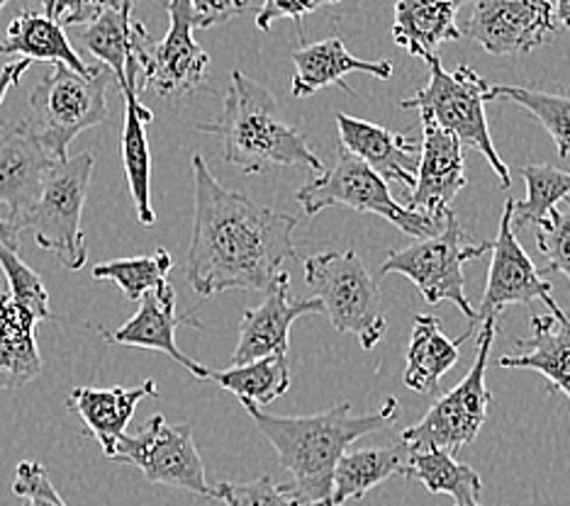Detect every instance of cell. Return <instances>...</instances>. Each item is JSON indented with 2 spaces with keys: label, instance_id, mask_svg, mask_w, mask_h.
<instances>
[{
  "label": "cell",
  "instance_id": "cell-45",
  "mask_svg": "<svg viewBox=\"0 0 570 506\" xmlns=\"http://www.w3.org/2000/svg\"><path fill=\"white\" fill-rule=\"evenodd\" d=\"M55 3H57V0H45V16L51 18V10H55Z\"/></svg>",
  "mask_w": 570,
  "mask_h": 506
},
{
  "label": "cell",
  "instance_id": "cell-3",
  "mask_svg": "<svg viewBox=\"0 0 570 506\" xmlns=\"http://www.w3.org/2000/svg\"><path fill=\"white\" fill-rule=\"evenodd\" d=\"M198 132L223 141L225 161L237 166L244 176H262L276 166L325 171L301 129L281 117L274 93L239 69L229 73L223 115L198 125Z\"/></svg>",
  "mask_w": 570,
  "mask_h": 506
},
{
  "label": "cell",
  "instance_id": "cell-8",
  "mask_svg": "<svg viewBox=\"0 0 570 506\" xmlns=\"http://www.w3.org/2000/svg\"><path fill=\"white\" fill-rule=\"evenodd\" d=\"M94 166L96 159L90 151L59 161L49 171L40 198L20 219V229H32L37 246L73 272L88 261L81 219Z\"/></svg>",
  "mask_w": 570,
  "mask_h": 506
},
{
  "label": "cell",
  "instance_id": "cell-6",
  "mask_svg": "<svg viewBox=\"0 0 570 506\" xmlns=\"http://www.w3.org/2000/svg\"><path fill=\"white\" fill-rule=\"evenodd\" d=\"M110 81L112 73L106 67L81 76L59 63L30 90L32 117L28 122L57 161L69 159V147L76 137L108 120L106 93Z\"/></svg>",
  "mask_w": 570,
  "mask_h": 506
},
{
  "label": "cell",
  "instance_id": "cell-4",
  "mask_svg": "<svg viewBox=\"0 0 570 506\" xmlns=\"http://www.w3.org/2000/svg\"><path fill=\"white\" fill-rule=\"evenodd\" d=\"M426 67H430V83L400 102V108L417 110L420 117L446 129L463 147L481 151L500 178V186L510 188V168L500 159L488 129L485 102H490V83L471 67L446 71L439 57L426 61Z\"/></svg>",
  "mask_w": 570,
  "mask_h": 506
},
{
  "label": "cell",
  "instance_id": "cell-18",
  "mask_svg": "<svg viewBox=\"0 0 570 506\" xmlns=\"http://www.w3.org/2000/svg\"><path fill=\"white\" fill-rule=\"evenodd\" d=\"M322 315L317 300H291L288 272H278V278L266 290V300L258 307H246L242 311L239 344L232 354V366H244L266 356L288 354V339L293 324L307 317Z\"/></svg>",
  "mask_w": 570,
  "mask_h": 506
},
{
  "label": "cell",
  "instance_id": "cell-34",
  "mask_svg": "<svg viewBox=\"0 0 570 506\" xmlns=\"http://www.w3.org/2000/svg\"><path fill=\"white\" fill-rule=\"evenodd\" d=\"M174 268V258L166 249L154 251L151 256L118 258L94 268L96 280H110L125 292L127 300L139 302L147 292L161 288L168 282V272Z\"/></svg>",
  "mask_w": 570,
  "mask_h": 506
},
{
  "label": "cell",
  "instance_id": "cell-11",
  "mask_svg": "<svg viewBox=\"0 0 570 506\" xmlns=\"http://www.w3.org/2000/svg\"><path fill=\"white\" fill-rule=\"evenodd\" d=\"M110 460L139 467L151 485L186 489L203 497H213L215 492L207 485L193 428L188 424H168L161 414H154L139 434H125Z\"/></svg>",
  "mask_w": 570,
  "mask_h": 506
},
{
  "label": "cell",
  "instance_id": "cell-14",
  "mask_svg": "<svg viewBox=\"0 0 570 506\" xmlns=\"http://www.w3.org/2000/svg\"><path fill=\"white\" fill-rule=\"evenodd\" d=\"M556 34L551 0H473L465 37L492 57L529 54Z\"/></svg>",
  "mask_w": 570,
  "mask_h": 506
},
{
  "label": "cell",
  "instance_id": "cell-37",
  "mask_svg": "<svg viewBox=\"0 0 570 506\" xmlns=\"http://www.w3.org/2000/svg\"><path fill=\"white\" fill-rule=\"evenodd\" d=\"M213 499L223 506H297L268 475L242 485L219 483L215 485Z\"/></svg>",
  "mask_w": 570,
  "mask_h": 506
},
{
  "label": "cell",
  "instance_id": "cell-19",
  "mask_svg": "<svg viewBox=\"0 0 570 506\" xmlns=\"http://www.w3.org/2000/svg\"><path fill=\"white\" fill-rule=\"evenodd\" d=\"M132 8L135 0H120V6L102 12L81 34L86 49L112 73L120 90H139L141 59L147 57V49L151 47V37L145 24L132 20Z\"/></svg>",
  "mask_w": 570,
  "mask_h": 506
},
{
  "label": "cell",
  "instance_id": "cell-7",
  "mask_svg": "<svg viewBox=\"0 0 570 506\" xmlns=\"http://www.w3.org/2000/svg\"><path fill=\"white\" fill-rule=\"evenodd\" d=\"M295 200L301 202L307 217L325 212L330 207H348V210L356 212L379 215L414 239L432 237V234H436L444 225V219L417 215L407 210L405 205L395 202L385 180L361 161L358 156L346 151L342 145L336 163L330 171H320V176L309 178L307 183L295 192Z\"/></svg>",
  "mask_w": 570,
  "mask_h": 506
},
{
  "label": "cell",
  "instance_id": "cell-5",
  "mask_svg": "<svg viewBox=\"0 0 570 506\" xmlns=\"http://www.w3.org/2000/svg\"><path fill=\"white\" fill-rule=\"evenodd\" d=\"M305 282L336 331L354 334L364 350L383 341L387 324L381 311V288L354 249L309 256Z\"/></svg>",
  "mask_w": 570,
  "mask_h": 506
},
{
  "label": "cell",
  "instance_id": "cell-22",
  "mask_svg": "<svg viewBox=\"0 0 570 506\" xmlns=\"http://www.w3.org/2000/svg\"><path fill=\"white\" fill-rule=\"evenodd\" d=\"M293 98H307L327 86H340L346 93H352V88L344 83V76L348 73H368L373 78H381V81H387L393 76L391 61L356 59L348 54L340 37L322 39V42L315 44H303L301 49L293 51Z\"/></svg>",
  "mask_w": 570,
  "mask_h": 506
},
{
  "label": "cell",
  "instance_id": "cell-33",
  "mask_svg": "<svg viewBox=\"0 0 570 506\" xmlns=\"http://www.w3.org/2000/svg\"><path fill=\"white\" fill-rule=\"evenodd\" d=\"M490 100L520 106L551 135L561 159L570 156V90L566 96L543 93L527 86H490Z\"/></svg>",
  "mask_w": 570,
  "mask_h": 506
},
{
  "label": "cell",
  "instance_id": "cell-43",
  "mask_svg": "<svg viewBox=\"0 0 570 506\" xmlns=\"http://www.w3.org/2000/svg\"><path fill=\"white\" fill-rule=\"evenodd\" d=\"M20 234L22 229L16 222H10L8 217H0V246H10V249L20 251Z\"/></svg>",
  "mask_w": 570,
  "mask_h": 506
},
{
  "label": "cell",
  "instance_id": "cell-46",
  "mask_svg": "<svg viewBox=\"0 0 570 506\" xmlns=\"http://www.w3.org/2000/svg\"><path fill=\"white\" fill-rule=\"evenodd\" d=\"M6 297H8L6 292H0V307H3V302H6Z\"/></svg>",
  "mask_w": 570,
  "mask_h": 506
},
{
  "label": "cell",
  "instance_id": "cell-30",
  "mask_svg": "<svg viewBox=\"0 0 570 506\" xmlns=\"http://www.w3.org/2000/svg\"><path fill=\"white\" fill-rule=\"evenodd\" d=\"M403 477L417 479L432 495H449L453 506H483L481 475L444 450H412Z\"/></svg>",
  "mask_w": 570,
  "mask_h": 506
},
{
  "label": "cell",
  "instance_id": "cell-1",
  "mask_svg": "<svg viewBox=\"0 0 570 506\" xmlns=\"http://www.w3.org/2000/svg\"><path fill=\"white\" fill-rule=\"evenodd\" d=\"M190 163L196 178V219L186 264L190 288L203 297L268 290L281 266L297 256L293 231L301 219L225 188L200 153Z\"/></svg>",
  "mask_w": 570,
  "mask_h": 506
},
{
  "label": "cell",
  "instance_id": "cell-21",
  "mask_svg": "<svg viewBox=\"0 0 570 506\" xmlns=\"http://www.w3.org/2000/svg\"><path fill=\"white\" fill-rule=\"evenodd\" d=\"M147 397H159V387L154 380H145L137 387H76L67 399V409L79 414L88 434L98 440L102 453L112 458L115 446L125 436L137 405Z\"/></svg>",
  "mask_w": 570,
  "mask_h": 506
},
{
  "label": "cell",
  "instance_id": "cell-35",
  "mask_svg": "<svg viewBox=\"0 0 570 506\" xmlns=\"http://www.w3.org/2000/svg\"><path fill=\"white\" fill-rule=\"evenodd\" d=\"M0 268L6 272L10 302L32 311L40 321L55 319V315H51L49 309V295L42 278L22 261L16 249H10V246H0Z\"/></svg>",
  "mask_w": 570,
  "mask_h": 506
},
{
  "label": "cell",
  "instance_id": "cell-16",
  "mask_svg": "<svg viewBox=\"0 0 570 506\" xmlns=\"http://www.w3.org/2000/svg\"><path fill=\"white\" fill-rule=\"evenodd\" d=\"M59 161L37 139L28 120L0 125V205L8 219H20L40 198L45 180Z\"/></svg>",
  "mask_w": 570,
  "mask_h": 506
},
{
  "label": "cell",
  "instance_id": "cell-32",
  "mask_svg": "<svg viewBox=\"0 0 570 506\" xmlns=\"http://www.w3.org/2000/svg\"><path fill=\"white\" fill-rule=\"evenodd\" d=\"M527 198L512 200V229L543 225L549 215L570 195V171L551 163H529L522 168Z\"/></svg>",
  "mask_w": 570,
  "mask_h": 506
},
{
  "label": "cell",
  "instance_id": "cell-25",
  "mask_svg": "<svg viewBox=\"0 0 570 506\" xmlns=\"http://www.w3.org/2000/svg\"><path fill=\"white\" fill-rule=\"evenodd\" d=\"M529 329V339L517 341V354L498 358V366L537 370L570 401V321L566 317L534 315Z\"/></svg>",
  "mask_w": 570,
  "mask_h": 506
},
{
  "label": "cell",
  "instance_id": "cell-20",
  "mask_svg": "<svg viewBox=\"0 0 570 506\" xmlns=\"http://www.w3.org/2000/svg\"><path fill=\"white\" fill-rule=\"evenodd\" d=\"M336 127H340V145L373 168L385 183L395 180L414 188L420 147L412 139L346 112H336Z\"/></svg>",
  "mask_w": 570,
  "mask_h": 506
},
{
  "label": "cell",
  "instance_id": "cell-38",
  "mask_svg": "<svg viewBox=\"0 0 570 506\" xmlns=\"http://www.w3.org/2000/svg\"><path fill=\"white\" fill-rule=\"evenodd\" d=\"M12 492L28 502V506H69L61 499L57 487L51 485L42 463L22 460L16 467V477H12Z\"/></svg>",
  "mask_w": 570,
  "mask_h": 506
},
{
  "label": "cell",
  "instance_id": "cell-26",
  "mask_svg": "<svg viewBox=\"0 0 570 506\" xmlns=\"http://www.w3.org/2000/svg\"><path fill=\"white\" fill-rule=\"evenodd\" d=\"M0 54L20 57L28 61H49L55 63V67L61 63V67H69L71 71L81 76H90L96 71V67H88V63L76 54L67 32H63L57 20L30 10L20 12V16L8 24L6 39L0 42Z\"/></svg>",
  "mask_w": 570,
  "mask_h": 506
},
{
  "label": "cell",
  "instance_id": "cell-40",
  "mask_svg": "<svg viewBox=\"0 0 570 506\" xmlns=\"http://www.w3.org/2000/svg\"><path fill=\"white\" fill-rule=\"evenodd\" d=\"M120 6V0H57L51 10V20H57L61 28L71 24H94L102 12Z\"/></svg>",
  "mask_w": 570,
  "mask_h": 506
},
{
  "label": "cell",
  "instance_id": "cell-12",
  "mask_svg": "<svg viewBox=\"0 0 570 506\" xmlns=\"http://www.w3.org/2000/svg\"><path fill=\"white\" fill-rule=\"evenodd\" d=\"M492 264L488 272V285L483 292V302L475 309V319L471 324L481 327L483 321L498 319L500 311L510 305H531L541 300L551 309V317L563 319V309L551 297V280L543 278V272L534 266L529 254L517 241V231L512 229V198L504 202L500 217L498 239L490 244Z\"/></svg>",
  "mask_w": 570,
  "mask_h": 506
},
{
  "label": "cell",
  "instance_id": "cell-36",
  "mask_svg": "<svg viewBox=\"0 0 570 506\" xmlns=\"http://www.w3.org/2000/svg\"><path fill=\"white\" fill-rule=\"evenodd\" d=\"M537 246L547 258V272H563L570 280V195L537 227Z\"/></svg>",
  "mask_w": 570,
  "mask_h": 506
},
{
  "label": "cell",
  "instance_id": "cell-31",
  "mask_svg": "<svg viewBox=\"0 0 570 506\" xmlns=\"http://www.w3.org/2000/svg\"><path fill=\"white\" fill-rule=\"evenodd\" d=\"M207 380H215L227 393L239 397V401L268 407L291 389V358L288 354H276L227 370L207 368Z\"/></svg>",
  "mask_w": 570,
  "mask_h": 506
},
{
  "label": "cell",
  "instance_id": "cell-15",
  "mask_svg": "<svg viewBox=\"0 0 570 506\" xmlns=\"http://www.w3.org/2000/svg\"><path fill=\"white\" fill-rule=\"evenodd\" d=\"M465 147L436 122L422 117V145L414 168V188L407 210L444 219L451 200L465 188Z\"/></svg>",
  "mask_w": 570,
  "mask_h": 506
},
{
  "label": "cell",
  "instance_id": "cell-10",
  "mask_svg": "<svg viewBox=\"0 0 570 506\" xmlns=\"http://www.w3.org/2000/svg\"><path fill=\"white\" fill-rule=\"evenodd\" d=\"M495 331L498 319L481 324L478 354L469 375L451 393L439 397L432 409L424 414L422 421L405 428L403 444L410 450H444L449 456H456L461 448L471 446L478 434H481L492 401L485 373Z\"/></svg>",
  "mask_w": 570,
  "mask_h": 506
},
{
  "label": "cell",
  "instance_id": "cell-47",
  "mask_svg": "<svg viewBox=\"0 0 570 506\" xmlns=\"http://www.w3.org/2000/svg\"><path fill=\"white\" fill-rule=\"evenodd\" d=\"M8 6V0H0V10H3Z\"/></svg>",
  "mask_w": 570,
  "mask_h": 506
},
{
  "label": "cell",
  "instance_id": "cell-39",
  "mask_svg": "<svg viewBox=\"0 0 570 506\" xmlns=\"http://www.w3.org/2000/svg\"><path fill=\"white\" fill-rule=\"evenodd\" d=\"M340 0H264L262 8L256 12V28L268 32L271 24L276 20H295L301 22L307 12H315L320 8L336 6Z\"/></svg>",
  "mask_w": 570,
  "mask_h": 506
},
{
  "label": "cell",
  "instance_id": "cell-29",
  "mask_svg": "<svg viewBox=\"0 0 570 506\" xmlns=\"http://www.w3.org/2000/svg\"><path fill=\"white\" fill-rule=\"evenodd\" d=\"M410 448H361L344 453L336 463L332 479V506H344L352 499H364L371 489L383 485L385 479L405 475Z\"/></svg>",
  "mask_w": 570,
  "mask_h": 506
},
{
  "label": "cell",
  "instance_id": "cell-42",
  "mask_svg": "<svg viewBox=\"0 0 570 506\" xmlns=\"http://www.w3.org/2000/svg\"><path fill=\"white\" fill-rule=\"evenodd\" d=\"M28 59H20V61H10L6 63L3 69H0V106H3L6 96L10 93V88H16L20 83V78L24 76V71L30 69Z\"/></svg>",
  "mask_w": 570,
  "mask_h": 506
},
{
  "label": "cell",
  "instance_id": "cell-13",
  "mask_svg": "<svg viewBox=\"0 0 570 506\" xmlns=\"http://www.w3.org/2000/svg\"><path fill=\"white\" fill-rule=\"evenodd\" d=\"M166 10L171 24L161 42L151 44L141 59L139 90L149 88L159 98L174 100L196 93L203 86L210 57L193 39L196 18L188 0H168Z\"/></svg>",
  "mask_w": 570,
  "mask_h": 506
},
{
  "label": "cell",
  "instance_id": "cell-27",
  "mask_svg": "<svg viewBox=\"0 0 570 506\" xmlns=\"http://www.w3.org/2000/svg\"><path fill=\"white\" fill-rule=\"evenodd\" d=\"M125 120H122V163L129 192L137 210V219L145 227L157 222L151 207V151L147 139V125L154 120V112L141 106L139 90L125 88Z\"/></svg>",
  "mask_w": 570,
  "mask_h": 506
},
{
  "label": "cell",
  "instance_id": "cell-23",
  "mask_svg": "<svg viewBox=\"0 0 570 506\" xmlns=\"http://www.w3.org/2000/svg\"><path fill=\"white\" fill-rule=\"evenodd\" d=\"M478 331L471 324L456 341L446 339L442 321L434 315H417L412 319V336L407 346V366L403 380L410 389L420 395H436L439 383L456 366L461 358V346Z\"/></svg>",
  "mask_w": 570,
  "mask_h": 506
},
{
  "label": "cell",
  "instance_id": "cell-41",
  "mask_svg": "<svg viewBox=\"0 0 570 506\" xmlns=\"http://www.w3.org/2000/svg\"><path fill=\"white\" fill-rule=\"evenodd\" d=\"M188 3L193 8V18H196V30L215 28V24L229 22L249 10L246 0H188Z\"/></svg>",
  "mask_w": 570,
  "mask_h": 506
},
{
  "label": "cell",
  "instance_id": "cell-9",
  "mask_svg": "<svg viewBox=\"0 0 570 506\" xmlns=\"http://www.w3.org/2000/svg\"><path fill=\"white\" fill-rule=\"evenodd\" d=\"M490 251V244H473L461 229L453 210L446 212L444 225L432 237L414 239L405 249H395L385 256L381 276L400 272L417 285V290L430 305L453 302L471 321L475 309L465 297L463 266L469 261H481Z\"/></svg>",
  "mask_w": 570,
  "mask_h": 506
},
{
  "label": "cell",
  "instance_id": "cell-24",
  "mask_svg": "<svg viewBox=\"0 0 570 506\" xmlns=\"http://www.w3.org/2000/svg\"><path fill=\"white\" fill-rule=\"evenodd\" d=\"M463 3L465 0H395V44L422 61L439 57V47L463 37L456 24Z\"/></svg>",
  "mask_w": 570,
  "mask_h": 506
},
{
  "label": "cell",
  "instance_id": "cell-17",
  "mask_svg": "<svg viewBox=\"0 0 570 506\" xmlns=\"http://www.w3.org/2000/svg\"><path fill=\"white\" fill-rule=\"evenodd\" d=\"M186 324L188 327L203 329V324L196 319V311L178 315L176 290L168 282H164L161 288L141 297L137 315L127 324H122L120 329H102L100 334L108 344L159 350V354L176 360L178 366H184L193 378L207 380V368L200 366L198 360L188 358L184 350H178L176 346V329L186 327Z\"/></svg>",
  "mask_w": 570,
  "mask_h": 506
},
{
  "label": "cell",
  "instance_id": "cell-44",
  "mask_svg": "<svg viewBox=\"0 0 570 506\" xmlns=\"http://www.w3.org/2000/svg\"><path fill=\"white\" fill-rule=\"evenodd\" d=\"M553 16H556V20L563 24V28L570 30V0H556Z\"/></svg>",
  "mask_w": 570,
  "mask_h": 506
},
{
  "label": "cell",
  "instance_id": "cell-28",
  "mask_svg": "<svg viewBox=\"0 0 570 506\" xmlns=\"http://www.w3.org/2000/svg\"><path fill=\"white\" fill-rule=\"evenodd\" d=\"M37 319L32 311L10 302L0 307V387L20 389L42 373V356L37 348Z\"/></svg>",
  "mask_w": 570,
  "mask_h": 506
},
{
  "label": "cell",
  "instance_id": "cell-2",
  "mask_svg": "<svg viewBox=\"0 0 570 506\" xmlns=\"http://www.w3.org/2000/svg\"><path fill=\"white\" fill-rule=\"evenodd\" d=\"M242 407L291 473V483L281 487L297 506H332V479L346 448L403 414L395 397H387L379 411L364 417H354L348 401L313 417H276L249 401H242Z\"/></svg>",
  "mask_w": 570,
  "mask_h": 506
}]
</instances>
